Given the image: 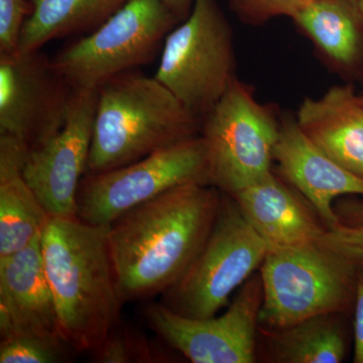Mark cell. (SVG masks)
Listing matches in <instances>:
<instances>
[{
  "instance_id": "obj_1",
  "label": "cell",
  "mask_w": 363,
  "mask_h": 363,
  "mask_svg": "<svg viewBox=\"0 0 363 363\" xmlns=\"http://www.w3.org/2000/svg\"><path fill=\"white\" fill-rule=\"evenodd\" d=\"M221 197L213 186H179L108 225L109 250L123 304L162 295L183 277L213 228Z\"/></svg>"
},
{
  "instance_id": "obj_2",
  "label": "cell",
  "mask_w": 363,
  "mask_h": 363,
  "mask_svg": "<svg viewBox=\"0 0 363 363\" xmlns=\"http://www.w3.org/2000/svg\"><path fill=\"white\" fill-rule=\"evenodd\" d=\"M45 276L62 337L75 351L94 352L121 322L108 226L51 218L40 238Z\"/></svg>"
},
{
  "instance_id": "obj_3",
  "label": "cell",
  "mask_w": 363,
  "mask_h": 363,
  "mask_svg": "<svg viewBox=\"0 0 363 363\" xmlns=\"http://www.w3.org/2000/svg\"><path fill=\"white\" fill-rule=\"evenodd\" d=\"M202 121L156 77L121 74L99 88L87 174L126 166L197 136Z\"/></svg>"
},
{
  "instance_id": "obj_4",
  "label": "cell",
  "mask_w": 363,
  "mask_h": 363,
  "mask_svg": "<svg viewBox=\"0 0 363 363\" xmlns=\"http://www.w3.org/2000/svg\"><path fill=\"white\" fill-rule=\"evenodd\" d=\"M362 267L320 240L271 248L259 267V330H281L310 318L347 312L354 305Z\"/></svg>"
},
{
  "instance_id": "obj_5",
  "label": "cell",
  "mask_w": 363,
  "mask_h": 363,
  "mask_svg": "<svg viewBox=\"0 0 363 363\" xmlns=\"http://www.w3.org/2000/svg\"><path fill=\"white\" fill-rule=\"evenodd\" d=\"M269 250L233 198L222 196L206 242L183 277L162 294L160 303L182 316H216L233 293L259 269Z\"/></svg>"
},
{
  "instance_id": "obj_6",
  "label": "cell",
  "mask_w": 363,
  "mask_h": 363,
  "mask_svg": "<svg viewBox=\"0 0 363 363\" xmlns=\"http://www.w3.org/2000/svg\"><path fill=\"white\" fill-rule=\"evenodd\" d=\"M186 107L204 118L236 78L233 28L215 0H196L164 40L155 76Z\"/></svg>"
},
{
  "instance_id": "obj_7",
  "label": "cell",
  "mask_w": 363,
  "mask_h": 363,
  "mask_svg": "<svg viewBox=\"0 0 363 363\" xmlns=\"http://www.w3.org/2000/svg\"><path fill=\"white\" fill-rule=\"evenodd\" d=\"M279 119L236 78L201 123L210 185L233 195L272 173Z\"/></svg>"
},
{
  "instance_id": "obj_8",
  "label": "cell",
  "mask_w": 363,
  "mask_h": 363,
  "mask_svg": "<svg viewBox=\"0 0 363 363\" xmlns=\"http://www.w3.org/2000/svg\"><path fill=\"white\" fill-rule=\"evenodd\" d=\"M178 18L161 0H128L91 35L51 60L72 89L98 90L152 58Z\"/></svg>"
},
{
  "instance_id": "obj_9",
  "label": "cell",
  "mask_w": 363,
  "mask_h": 363,
  "mask_svg": "<svg viewBox=\"0 0 363 363\" xmlns=\"http://www.w3.org/2000/svg\"><path fill=\"white\" fill-rule=\"evenodd\" d=\"M195 183L210 185L206 147L200 135L126 166L87 174L79 187L76 216L90 225L108 226L167 191Z\"/></svg>"
},
{
  "instance_id": "obj_10",
  "label": "cell",
  "mask_w": 363,
  "mask_h": 363,
  "mask_svg": "<svg viewBox=\"0 0 363 363\" xmlns=\"http://www.w3.org/2000/svg\"><path fill=\"white\" fill-rule=\"evenodd\" d=\"M262 298V277L253 274L221 316L188 318L157 303L145 308V318L162 341L191 362L252 363Z\"/></svg>"
},
{
  "instance_id": "obj_11",
  "label": "cell",
  "mask_w": 363,
  "mask_h": 363,
  "mask_svg": "<svg viewBox=\"0 0 363 363\" xmlns=\"http://www.w3.org/2000/svg\"><path fill=\"white\" fill-rule=\"evenodd\" d=\"M98 90L72 89L64 123L30 150L23 176L52 218L77 217L81 177L87 171Z\"/></svg>"
},
{
  "instance_id": "obj_12",
  "label": "cell",
  "mask_w": 363,
  "mask_h": 363,
  "mask_svg": "<svg viewBox=\"0 0 363 363\" xmlns=\"http://www.w3.org/2000/svg\"><path fill=\"white\" fill-rule=\"evenodd\" d=\"M71 90L39 52L0 56V135L39 147L64 123Z\"/></svg>"
},
{
  "instance_id": "obj_13",
  "label": "cell",
  "mask_w": 363,
  "mask_h": 363,
  "mask_svg": "<svg viewBox=\"0 0 363 363\" xmlns=\"http://www.w3.org/2000/svg\"><path fill=\"white\" fill-rule=\"evenodd\" d=\"M274 161L279 173L314 208L327 228L337 224L334 200L345 195L363 196V178L332 160L306 135L296 116L279 119Z\"/></svg>"
},
{
  "instance_id": "obj_14",
  "label": "cell",
  "mask_w": 363,
  "mask_h": 363,
  "mask_svg": "<svg viewBox=\"0 0 363 363\" xmlns=\"http://www.w3.org/2000/svg\"><path fill=\"white\" fill-rule=\"evenodd\" d=\"M40 238L25 250L0 259L1 339L23 335L62 337L45 276Z\"/></svg>"
},
{
  "instance_id": "obj_15",
  "label": "cell",
  "mask_w": 363,
  "mask_h": 363,
  "mask_svg": "<svg viewBox=\"0 0 363 363\" xmlns=\"http://www.w3.org/2000/svg\"><path fill=\"white\" fill-rule=\"evenodd\" d=\"M230 196L269 250L315 242L328 229L310 203L274 172Z\"/></svg>"
},
{
  "instance_id": "obj_16",
  "label": "cell",
  "mask_w": 363,
  "mask_h": 363,
  "mask_svg": "<svg viewBox=\"0 0 363 363\" xmlns=\"http://www.w3.org/2000/svg\"><path fill=\"white\" fill-rule=\"evenodd\" d=\"M296 119L327 156L363 178V105L352 83L335 85L317 98H305Z\"/></svg>"
},
{
  "instance_id": "obj_17",
  "label": "cell",
  "mask_w": 363,
  "mask_h": 363,
  "mask_svg": "<svg viewBox=\"0 0 363 363\" xmlns=\"http://www.w3.org/2000/svg\"><path fill=\"white\" fill-rule=\"evenodd\" d=\"M292 21L346 83H363V20L351 0H314Z\"/></svg>"
},
{
  "instance_id": "obj_18",
  "label": "cell",
  "mask_w": 363,
  "mask_h": 363,
  "mask_svg": "<svg viewBox=\"0 0 363 363\" xmlns=\"http://www.w3.org/2000/svg\"><path fill=\"white\" fill-rule=\"evenodd\" d=\"M28 150L9 135H0V259L28 247L52 217L23 176Z\"/></svg>"
},
{
  "instance_id": "obj_19",
  "label": "cell",
  "mask_w": 363,
  "mask_h": 363,
  "mask_svg": "<svg viewBox=\"0 0 363 363\" xmlns=\"http://www.w3.org/2000/svg\"><path fill=\"white\" fill-rule=\"evenodd\" d=\"M128 0H32L21 32L23 54L39 52L50 40L102 25Z\"/></svg>"
},
{
  "instance_id": "obj_20",
  "label": "cell",
  "mask_w": 363,
  "mask_h": 363,
  "mask_svg": "<svg viewBox=\"0 0 363 363\" xmlns=\"http://www.w3.org/2000/svg\"><path fill=\"white\" fill-rule=\"evenodd\" d=\"M340 314L321 315L276 331H262L267 354L278 363H340L346 340Z\"/></svg>"
},
{
  "instance_id": "obj_21",
  "label": "cell",
  "mask_w": 363,
  "mask_h": 363,
  "mask_svg": "<svg viewBox=\"0 0 363 363\" xmlns=\"http://www.w3.org/2000/svg\"><path fill=\"white\" fill-rule=\"evenodd\" d=\"M73 350L62 337L23 335L1 339L0 363H56Z\"/></svg>"
},
{
  "instance_id": "obj_22",
  "label": "cell",
  "mask_w": 363,
  "mask_h": 363,
  "mask_svg": "<svg viewBox=\"0 0 363 363\" xmlns=\"http://www.w3.org/2000/svg\"><path fill=\"white\" fill-rule=\"evenodd\" d=\"M338 222L320 240L363 267V202L350 201L335 209Z\"/></svg>"
},
{
  "instance_id": "obj_23",
  "label": "cell",
  "mask_w": 363,
  "mask_h": 363,
  "mask_svg": "<svg viewBox=\"0 0 363 363\" xmlns=\"http://www.w3.org/2000/svg\"><path fill=\"white\" fill-rule=\"evenodd\" d=\"M93 353L96 362L105 363L152 362L159 359V355L142 334L121 326V322Z\"/></svg>"
},
{
  "instance_id": "obj_24",
  "label": "cell",
  "mask_w": 363,
  "mask_h": 363,
  "mask_svg": "<svg viewBox=\"0 0 363 363\" xmlns=\"http://www.w3.org/2000/svg\"><path fill=\"white\" fill-rule=\"evenodd\" d=\"M235 13L252 26H260L278 16L292 18L314 0H229Z\"/></svg>"
},
{
  "instance_id": "obj_25",
  "label": "cell",
  "mask_w": 363,
  "mask_h": 363,
  "mask_svg": "<svg viewBox=\"0 0 363 363\" xmlns=\"http://www.w3.org/2000/svg\"><path fill=\"white\" fill-rule=\"evenodd\" d=\"M28 11L26 0H0V56L18 52Z\"/></svg>"
},
{
  "instance_id": "obj_26",
  "label": "cell",
  "mask_w": 363,
  "mask_h": 363,
  "mask_svg": "<svg viewBox=\"0 0 363 363\" xmlns=\"http://www.w3.org/2000/svg\"><path fill=\"white\" fill-rule=\"evenodd\" d=\"M354 313V353H353V362L363 363V267L358 272Z\"/></svg>"
},
{
  "instance_id": "obj_27",
  "label": "cell",
  "mask_w": 363,
  "mask_h": 363,
  "mask_svg": "<svg viewBox=\"0 0 363 363\" xmlns=\"http://www.w3.org/2000/svg\"><path fill=\"white\" fill-rule=\"evenodd\" d=\"M178 20L186 18L190 14L196 0H161Z\"/></svg>"
},
{
  "instance_id": "obj_28",
  "label": "cell",
  "mask_w": 363,
  "mask_h": 363,
  "mask_svg": "<svg viewBox=\"0 0 363 363\" xmlns=\"http://www.w3.org/2000/svg\"><path fill=\"white\" fill-rule=\"evenodd\" d=\"M351 1H352L354 6L357 7V11L359 13L363 20V0H351Z\"/></svg>"
},
{
  "instance_id": "obj_29",
  "label": "cell",
  "mask_w": 363,
  "mask_h": 363,
  "mask_svg": "<svg viewBox=\"0 0 363 363\" xmlns=\"http://www.w3.org/2000/svg\"><path fill=\"white\" fill-rule=\"evenodd\" d=\"M358 99H359L360 104L363 105V91L362 92H358Z\"/></svg>"
}]
</instances>
